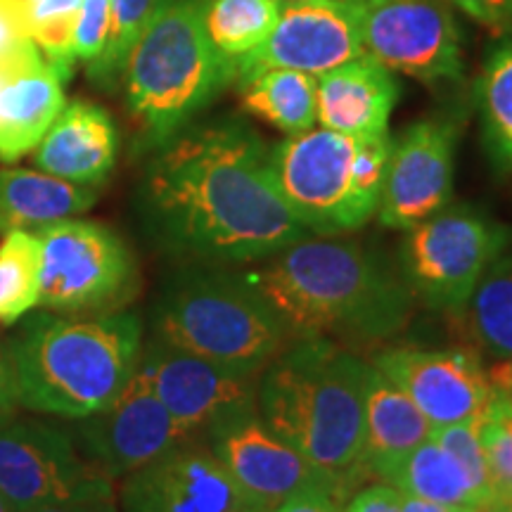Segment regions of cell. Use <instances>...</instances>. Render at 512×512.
I'll return each mask as SVG.
<instances>
[{"label":"cell","instance_id":"obj_45","mask_svg":"<svg viewBox=\"0 0 512 512\" xmlns=\"http://www.w3.org/2000/svg\"><path fill=\"white\" fill-rule=\"evenodd\" d=\"M453 512H494V510H486V508H456Z\"/></svg>","mask_w":512,"mask_h":512},{"label":"cell","instance_id":"obj_30","mask_svg":"<svg viewBox=\"0 0 512 512\" xmlns=\"http://www.w3.org/2000/svg\"><path fill=\"white\" fill-rule=\"evenodd\" d=\"M159 0H110V36L98 60L88 64V76L100 86L121 81L126 60L143 36Z\"/></svg>","mask_w":512,"mask_h":512},{"label":"cell","instance_id":"obj_9","mask_svg":"<svg viewBox=\"0 0 512 512\" xmlns=\"http://www.w3.org/2000/svg\"><path fill=\"white\" fill-rule=\"evenodd\" d=\"M403 280L413 297L441 311H463L484 273L510 245V230L475 209H441L406 230Z\"/></svg>","mask_w":512,"mask_h":512},{"label":"cell","instance_id":"obj_43","mask_svg":"<svg viewBox=\"0 0 512 512\" xmlns=\"http://www.w3.org/2000/svg\"><path fill=\"white\" fill-rule=\"evenodd\" d=\"M22 36H24L22 31H19L15 24L10 22V19L0 12V53H5L10 46H15Z\"/></svg>","mask_w":512,"mask_h":512},{"label":"cell","instance_id":"obj_28","mask_svg":"<svg viewBox=\"0 0 512 512\" xmlns=\"http://www.w3.org/2000/svg\"><path fill=\"white\" fill-rule=\"evenodd\" d=\"M479 112L489 155L501 171H512V38L491 50L477 83Z\"/></svg>","mask_w":512,"mask_h":512},{"label":"cell","instance_id":"obj_40","mask_svg":"<svg viewBox=\"0 0 512 512\" xmlns=\"http://www.w3.org/2000/svg\"><path fill=\"white\" fill-rule=\"evenodd\" d=\"M36 3L38 0H0V12L24 34V24H27L29 12L34 10Z\"/></svg>","mask_w":512,"mask_h":512},{"label":"cell","instance_id":"obj_41","mask_svg":"<svg viewBox=\"0 0 512 512\" xmlns=\"http://www.w3.org/2000/svg\"><path fill=\"white\" fill-rule=\"evenodd\" d=\"M491 392L512 396V361H501L489 370Z\"/></svg>","mask_w":512,"mask_h":512},{"label":"cell","instance_id":"obj_42","mask_svg":"<svg viewBox=\"0 0 512 512\" xmlns=\"http://www.w3.org/2000/svg\"><path fill=\"white\" fill-rule=\"evenodd\" d=\"M401 512H453V508L432 503V501H427V498L403 494L401 491Z\"/></svg>","mask_w":512,"mask_h":512},{"label":"cell","instance_id":"obj_8","mask_svg":"<svg viewBox=\"0 0 512 512\" xmlns=\"http://www.w3.org/2000/svg\"><path fill=\"white\" fill-rule=\"evenodd\" d=\"M41 309L100 316L126 306L138 290L136 256L105 223L79 216L38 230Z\"/></svg>","mask_w":512,"mask_h":512},{"label":"cell","instance_id":"obj_32","mask_svg":"<svg viewBox=\"0 0 512 512\" xmlns=\"http://www.w3.org/2000/svg\"><path fill=\"white\" fill-rule=\"evenodd\" d=\"M479 437L496 496L494 512H503L512 508V396L491 392Z\"/></svg>","mask_w":512,"mask_h":512},{"label":"cell","instance_id":"obj_2","mask_svg":"<svg viewBox=\"0 0 512 512\" xmlns=\"http://www.w3.org/2000/svg\"><path fill=\"white\" fill-rule=\"evenodd\" d=\"M294 339L384 342L406 328L415 297L403 275L354 242L304 238L240 271Z\"/></svg>","mask_w":512,"mask_h":512},{"label":"cell","instance_id":"obj_19","mask_svg":"<svg viewBox=\"0 0 512 512\" xmlns=\"http://www.w3.org/2000/svg\"><path fill=\"white\" fill-rule=\"evenodd\" d=\"M64 83L27 36L0 53V162L34 152L62 112Z\"/></svg>","mask_w":512,"mask_h":512},{"label":"cell","instance_id":"obj_14","mask_svg":"<svg viewBox=\"0 0 512 512\" xmlns=\"http://www.w3.org/2000/svg\"><path fill=\"white\" fill-rule=\"evenodd\" d=\"M121 512H266L259 508L207 441H185L124 477Z\"/></svg>","mask_w":512,"mask_h":512},{"label":"cell","instance_id":"obj_6","mask_svg":"<svg viewBox=\"0 0 512 512\" xmlns=\"http://www.w3.org/2000/svg\"><path fill=\"white\" fill-rule=\"evenodd\" d=\"M152 339L204 361L264 373L292 337L240 271L188 264L164 285Z\"/></svg>","mask_w":512,"mask_h":512},{"label":"cell","instance_id":"obj_31","mask_svg":"<svg viewBox=\"0 0 512 512\" xmlns=\"http://www.w3.org/2000/svg\"><path fill=\"white\" fill-rule=\"evenodd\" d=\"M79 5L81 0H38L24 24V36L36 43L64 81H69L76 64L72 34Z\"/></svg>","mask_w":512,"mask_h":512},{"label":"cell","instance_id":"obj_21","mask_svg":"<svg viewBox=\"0 0 512 512\" xmlns=\"http://www.w3.org/2000/svg\"><path fill=\"white\" fill-rule=\"evenodd\" d=\"M396 102L399 83L394 72L366 53L316 79L318 124L347 136H387Z\"/></svg>","mask_w":512,"mask_h":512},{"label":"cell","instance_id":"obj_1","mask_svg":"<svg viewBox=\"0 0 512 512\" xmlns=\"http://www.w3.org/2000/svg\"><path fill=\"white\" fill-rule=\"evenodd\" d=\"M138 207L147 233L185 264H259L311 238L280 195L271 150L238 121L188 126L152 150Z\"/></svg>","mask_w":512,"mask_h":512},{"label":"cell","instance_id":"obj_46","mask_svg":"<svg viewBox=\"0 0 512 512\" xmlns=\"http://www.w3.org/2000/svg\"><path fill=\"white\" fill-rule=\"evenodd\" d=\"M283 3H302V0H283Z\"/></svg>","mask_w":512,"mask_h":512},{"label":"cell","instance_id":"obj_22","mask_svg":"<svg viewBox=\"0 0 512 512\" xmlns=\"http://www.w3.org/2000/svg\"><path fill=\"white\" fill-rule=\"evenodd\" d=\"M432 427L420 408L370 363L366 380L363 470L368 475L382 477L396 460L430 439Z\"/></svg>","mask_w":512,"mask_h":512},{"label":"cell","instance_id":"obj_34","mask_svg":"<svg viewBox=\"0 0 512 512\" xmlns=\"http://www.w3.org/2000/svg\"><path fill=\"white\" fill-rule=\"evenodd\" d=\"M110 36V0H81L74 22L72 50L76 62L91 64L102 55Z\"/></svg>","mask_w":512,"mask_h":512},{"label":"cell","instance_id":"obj_39","mask_svg":"<svg viewBox=\"0 0 512 512\" xmlns=\"http://www.w3.org/2000/svg\"><path fill=\"white\" fill-rule=\"evenodd\" d=\"M17 408L19 403L15 394V382H12L8 349H5L3 339H0V425L15 418Z\"/></svg>","mask_w":512,"mask_h":512},{"label":"cell","instance_id":"obj_13","mask_svg":"<svg viewBox=\"0 0 512 512\" xmlns=\"http://www.w3.org/2000/svg\"><path fill=\"white\" fill-rule=\"evenodd\" d=\"M202 441H207L240 489L266 512L306 489H328L344 496L335 477L313 465L261 420L259 408L221 422Z\"/></svg>","mask_w":512,"mask_h":512},{"label":"cell","instance_id":"obj_10","mask_svg":"<svg viewBox=\"0 0 512 512\" xmlns=\"http://www.w3.org/2000/svg\"><path fill=\"white\" fill-rule=\"evenodd\" d=\"M363 53L425 83L458 81L463 48L444 0H354Z\"/></svg>","mask_w":512,"mask_h":512},{"label":"cell","instance_id":"obj_15","mask_svg":"<svg viewBox=\"0 0 512 512\" xmlns=\"http://www.w3.org/2000/svg\"><path fill=\"white\" fill-rule=\"evenodd\" d=\"M185 441L192 439L138 370L110 406L79 420V446L110 479L128 477Z\"/></svg>","mask_w":512,"mask_h":512},{"label":"cell","instance_id":"obj_17","mask_svg":"<svg viewBox=\"0 0 512 512\" xmlns=\"http://www.w3.org/2000/svg\"><path fill=\"white\" fill-rule=\"evenodd\" d=\"M363 55L354 0L283 3L264 43L235 62V79L254 69H294L318 76Z\"/></svg>","mask_w":512,"mask_h":512},{"label":"cell","instance_id":"obj_12","mask_svg":"<svg viewBox=\"0 0 512 512\" xmlns=\"http://www.w3.org/2000/svg\"><path fill=\"white\" fill-rule=\"evenodd\" d=\"M138 373L190 439H204L221 422L256 411L264 375L204 361L157 339L143 347Z\"/></svg>","mask_w":512,"mask_h":512},{"label":"cell","instance_id":"obj_27","mask_svg":"<svg viewBox=\"0 0 512 512\" xmlns=\"http://www.w3.org/2000/svg\"><path fill=\"white\" fill-rule=\"evenodd\" d=\"M463 311L477 347L496 361H512V256L484 273Z\"/></svg>","mask_w":512,"mask_h":512},{"label":"cell","instance_id":"obj_20","mask_svg":"<svg viewBox=\"0 0 512 512\" xmlns=\"http://www.w3.org/2000/svg\"><path fill=\"white\" fill-rule=\"evenodd\" d=\"M117 155L119 131L110 114L93 102L74 100L34 147V164L60 181L98 188L110 178Z\"/></svg>","mask_w":512,"mask_h":512},{"label":"cell","instance_id":"obj_5","mask_svg":"<svg viewBox=\"0 0 512 512\" xmlns=\"http://www.w3.org/2000/svg\"><path fill=\"white\" fill-rule=\"evenodd\" d=\"M121 81L145 147L157 150L235 81V62L211 46L202 0H159Z\"/></svg>","mask_w":512,"mask_h":512},{"label":"cell","instance_id":"obj_37","mask_svg":"<svg viewBox=\"0 0 512 512\" xmlns=\"http://www.w3.org/2000/svg\"><path fill=\"white\" fill-rule=\"evenodd\" d=\"M271 512H344L339 496L328 489H306L299 491L273 508Z\"/></svg>","mask_w":512,"mask_h":512},{"label":"cell","instance_id":"obj_23","mask_svg":"<svg viewBox=\"0 0 512 512\" xmlns=\"http://www.w3.org/2000/svg\"><path fill=\"white\" fill-rule=\"evenodd\" d=\"M98 202L95 188H83L29 169H0V235L72 219Z\"/></svg>","mask_w":512,"mask_h":512},{"label":"cell","instance_id":"obj_18","mask_svg":"<svg viewBox=\"0 0 512 512\" xmlns=\"http://www.w3.org/2000/svg\"><path fill=\"white\" fill-rule=\"evenodd\" d=\"M373 366L420 408L434 427L482 415L491 401L489 370L472 349L392 347Z\"/></svg>","mask_w":512,"mask_h":512},{"label":"cell","instance_id":"obj_38","mask_svg":"<svg viewBox=\"0 0 512 512\" xmlns=\"http://www.w3.org/2000/svg\"><path fill=\"white\" fill-rule=\"evenodd\" d=\"M29 512H117V503H114V491H107V494L64 498V501L41 505Z\"/></svg>","mask_w":512,"mask_h":512},{"label":"cell","instance_id":"obj_26","mask_svg":"<svg viewBox=\"0 0 512 512\" xmlns=\"http://www.w3.org/2000/svg\"><path fill=\"white\" fill-rule=\"evenodd\" d=\"M280 8L283 0H202V24L211 46L238 62L266 41Z\"/></svg>","mask_w":512,"mask_h":512},{"label":"cell","instance_id":"obj_44","mask_svg":"<svg viewBox=\"0 0 512 512\" xmlns=\"http://www.w3.org/2000/svg\"><path fill=\"white\" fill-rule=\"evenodd\" d=\"M0 512H15V510H12V505L5 501L3 496H0Z\"/></svg>","mask_w":512,"mask_h":512},{"label":"cell","instance_id":"obj_16","mask_svg":"<svg viewBox=\"0 0 512 512\" xmlns=\"http://www.w3.org/2000/svg\"><path fill=\"white\" fill-rule=\"evenodd\" d=\"M453 155L456 126L441 119L418 121L392 140L375 214L380 226L406 233L446 209L453 197Z\"/></svg>","mask_w":512,"mask_h":512},{"label":"cell","instance_id":"obj_35","mask_svg":"<svg viewBox=\"0 0 512 512\" xmlns=\"http://www.w3.org/2000/svg\"><path fill=\"white\" fill-rule=\"evenodd\" d=\"M494 36L512 38V0H451Z\"/></svg>","mask_w":512,"mask_h":512},{"label":"cell","instance_id":"obj_3","mask_svg":"<svg viewBox=\"0 0 512 512\" xmlns=\"http://www.w3.org/2000/svg\"><path fill=\"white\" fill-rule=\"evenodd\" d=\"M143 347V320L131 311L31 313L5 344L19 408L67 420L88 418L124 392Z\"/></svg>","mask_w":512,"mask_h":512},{"label":"cell","instance_id":"obj_33","mask_svg":"<svg viewBox=\"0 0 512 512\" xmlns=\"http://www.w3.org/2000/svg\"><path fill=\"white\" fill-rule=\"evenodd\" d=\"M482 415L456 422V425L432 427L430 439L437 441L439 446H444L446 451L451 453L460 465H463V470L467 472V477H470L472 486H475L477 494L482 496L486 510H494L496 496H494V489H491V477H489V467H486L482 437H479Z\"/></svg>","mask_w":512,"mask_h":512},{"label":"cell","instance_id":"obj_36","mask_svg":"<svg viewBox=\"0 0 512 512\" xmlns=\"http://www.w3.org/2000/svg\"><path fill=\"white\" fill-rule=\"evenodd\" d=\"M344 512H401V491L392 484H373L356 491Z\"/></svg>","mask_w":512,"mask_h":512},{"label":"cell","instance_id":"obj_4","mask_svg":"<svg viewBox=\"0 0 512 512\" xmlns=\"http://www.w3.org/2000/svg\"><path fill=\"white\" fill-rule=\"evenodd\" d=\"M368 366L335 339H294L264 370L256 394L261 420L335 477L344 496L347 479L368 475L363 470Z\"/></svg>","mask_w":512,"mask_h":512},{"label":"cell","instance_id":"obj_11","mask_svg":"<svg viewBox=\"0 0 512 512\" xmlns=\"http://www.w3.org/2000/svg\"><path fill=\"white\" fill-rule=\"evenodd\" d=\"M107 491L112 479L81 458L67 432L38 420L0 425V496L15 512Z\"/></svg>","mask_w":512,"mask_h":512},{"label":"cell","instance_id":"obj_29","mask_svg":"<svg viewBox=\"0 0 512 512\" xmlns=\"http://www.w3.org/2000/svg\"><path fill=\"white\" fill-rule=\"evenodd\" d=\"M41 306V242L15 230L0 242V323L12 325Z\"/></svg>","mask_w":512,"mask_h":512},{"label":"cell","instance_id":"obj_7","mask_svg":"<svg viewBox=\"0 0 512 512\" xmlns=\"http://www.w3.org/2000/svg\"><path fill=\"white\" fill-rule=\"evenodd\" d=\"M389 152V133L358 138L313 126L273 147L271 171L309 233L337 235L366 226L377 214Z\"/></svg>","mask_w":512,"mask_h":512},{"label":"cell","instance_id":"obj_25","mask_svg":"<svg viewBox=\"0 0 512 512\" xmlns=\"http://www.w3.org/2000/svg\"><path fill=\"white\" fill-rule=\"evenodd\" d=\"M384 484L446 508H486L470 477L444 446L434 439L422 441L411 453L389 467L380 477Z\"/></svg>","mask_w":512,"mask_h":512},{"label":"cell","instance_id":"obj_24","mask_svg":"<svg viewBox=\"0 0 512 512\" xmlns=\"http://www.w3.org/2000/svg\"><path fill=\"white\" fill-rule=\"evenodd\" d=\"M235 81L242 107L287 136H297L318 124L316 76L268 67L240 74Z\"/></svg>","mask_w":512,"mask_h":512}]
</instances>
